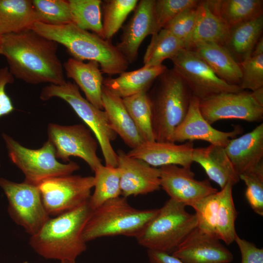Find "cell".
Wrapping results in <instances>:
<instances>
[{
  "mask_svg": "<svg viewBox=\"0 0 263 263\" xmlns=\"http://www.w3.org/2000/svg\"><path fill=\"white\" fill-rule=\"evenodd\" d=\"M58 44L29 29L3 35L0 55L14 78L30 84L60 85L66 81Z\"/></svg>",
  "mask_w": 263,
  "mask_h": 263,
  "instance_id": "6da1fadb",
  "label": "cell"
},
{
  "mask_svg": "<svg viewBox=\"0 0 263 263\" xmlns=\"http://www.w3.org/2000/svg\"><path fill=\"white\" fill-rule=\"evenodd\" d=\"M93 209L89 201L81 206L50 218L35 234L29 244L46 259L75 261L87 249L83 229Z\"/></svg>",
  "mask_w": 263,
  "mask_h": 263,
  "instance_id": "7a4b0ae2",
  "label": "cell"
},
{
  "mask_svg": "<svg viewBox=\"0 0 263 263\" xmlns=\"http://www.w3.org/2000/svg\"><path fill=\"white\" fill-rule=\"evenodd\" d=\"M31 29L64 46L73 58L97 62L102 73L120 74L129 67V63L116 45L74 23L52 25L36 22Z\"/></svg>",
  "mask_w": 263,
  "mask_h": 263,
  "instance_id": "3957f363",
  "label": "cell"
},
{
  "mask_svg": "<svg viewBox=\"0 0 263 263\" xmlns=\"http://www.w3.org/2000/svg\"><path fill=\"white\" fill-rule=\"evenodd\" d=\"M156 80L151 93H148L154 139L158 142H170L175 130L187 113L192 95L173 68H167Z\"/></svg>",
  "mask_w": 263,
  "mask_h": 263,
  "instance_id": "277c9868",
  "label": "cell"
},
{
  "mask_svg": "<svg viewBox=\"0 0 263 263\" xmlns=\"http://www.w3.org/2000/svg\"><path fill=\"white\" fill-rule=\"evenodd\" d=\"M158 209L135 208L123 196L111 199L93 210L83 229V239L87 243L103 237L117 235L136 238Z\"/></svg>",
  "mask_w": 263,
  "mask_h": 263,
  "instance_id": "5b68a950",
  "label": "cell"
},
{
  "mask_svg": "<svg viewBox=\"0 0 263 263\" xmlns=\"http://www.w3.org/2000/svg\"><path fill=\"white\" fill-rule=\"evenodd\" d=\"M197 226L195 213H188L185 205L170 198L135 238L147 249L171 254Z\"/></svg>",
  "mask_w": 263,
  "mask_h": 263,
  "instance_id": "8992f818",
  "label": "cell"
},
{
  "mask_svg": "<svg viewBox=\"0 0 263 263\" xmlns=\"http://www.w3.org/2000/svg\"><path fill=\"white\" fill-rule=\"evenodd\" d=\"M39 96L43 101L56 97L66 102L94 133L100 147L105 165L117 167V155L111 144L117 134L111 128L106 113L84 98L75 83L66 81L60 85L49 84L42 89Z\"/></svg>",
  "mask_w": 263,
  "mask_h": 263,
  "instance_id": "52a82bcc",
  "label": "cell"
},
{
  "mask_svg": "<svg viewBox=\"0 0 263 263\" xmlns=\"http://www.w3.org/2000/svg\"><path fill=\"white\" fill-rule=\"evenodd\" d=\"M1 136L10 160L23 172L26 182L38 185L46 179L72 174L80 169L73 161L66 163L59 162L55 148L49 140L39 149H31L6 133H3Z\"/></svg>",
  "mask_w": 263,
  "mask_h": 263,
  "instance_id": "ba28073f",
  "label": "cell"
},
{
  "mask_svg": "<svg viewBox=\"0 0 263 263\" xmlns=\"http://www.w3.org/2000/svg\"><path fill=\"white\" fill-rule=\"evenodd\" d=\"M38 186L47 212L54 217L88 202L94 177L61 175L44 180Z\"/></svg>",
  "mask_w": 263,
  "mask_h": 263,
  "instance_id": "9c48e42d",
  "label": "cell"
},
{
  "mask_svg": "<svg viewBox=\"0 0 263 263\" xmlns=\"http://www.w3.org/2000/svg\"><path fill=\"white\" fill-rule=\"evenodd\" d=\"M0 187L8 201V212L13 221L32 236L50 218L38 185L0 178Z\"/></svg>",
  "mask_w": 263,
  "mask_h": 263,
  "instance_id": "30bf717a",
  "label": "cell"
},
{
  "mask_svg": "<svg viewBox=\"0 0 263 263\" xmlns=\"http://www.w3.org/2000/svg\"><path fill=\"white\" fill-rule=\"evenodd\" d=\"M173 69L182 78L193 96L199 100L222 93H237L239 85L229 84L219 77L192 50L184 49L170 59Z\"/></svg>",
  "mask_w": 263,
  "mask_h": 263,
  "instance_id": "8fae6325",
  "label": "cell"
},
{
  "mask_svg": "<svg viewBox=\"0 0 263 263\" xmlns=\"http://www.w3.org/2000/svg\"><path fill=\"white\" fill-rule=\"evenodd\" d=\"M47 134L48 140L55 148L57 159L66 163L70 161L71 156L79 157L94 172L102 165L97 155L98 142L84 125L63 126L49 123Z\"/></svg>",
  "mask_w": 263,
  "mask_h": 263,
  "instance_id": "7c38bea8",
  "label": "cell"
},
{
  "mask_svg": "<svg viewBox=\"0 0 263 263\" xmlns=\"http://www.w3.org/2000/svg\"><path fill=\"white\" fill-rule=\"evenodd\" d=\"M202 115L210 124L224 119L260 122L263 119V106L251 93H222L199 100Z\"/></svg>",
  "mask_w": 263,
  "mask_h": 263,
  "instance_id": "4fadbf2b",
  "label": "cell"
},
{
  "mask_svg": "<svg viewBox=\"0 0 263 263\" xmlns=\"http://www.w3.org/2000/svg\"><path fill=\"white\" fill-rule=\"evenodd\" d=\"M159 168L161 188L170 198L186 206L191 207L203 198L218 191L208 180L196 179L189 167L170 165Z\"/></svg>",
  "mask_w": 263,
  "mask_h": 263,
  "instance_id": "5bb4252c",
  "label": "cell"
},
{
  "mask_svg": "<svg viewBox=\"0 0 263 263\" xmlns=\"http://www.w3.org/2000/svg\"><path fill=\"white\" fill-rule=\"evenodd\" d=\"M116 153L122 196L145 195L160 189L159 168L131 157L122 150H118Z\"/></svg>",
  "mask_w": 263,
  "mask_h": 263,
  "instance_id": "9a60e30c",
  "label": "cell"
},
{
  "mask_svg": "<svg viewBox=\"0 0 263 263\" xmlns=\"http://www.w3.org/2000/svg\"><path fill=\"white\" fill-rule=\"evenodd\" d=\"M199 99L192 95L187 113L175 130L170 142L203 140L210 144L225 147L228 141L242 133V127L237 126L230 132L215 129L203 116L199 106Z\"/></svg>",
  "mask_w": 263,
  "mask_h": 263,
  "instance_id": "2e32d148",
  "label": "cell"
},
{
  "mask_svg": "<svg viewBox=\"0 0 263 263\" xmlns=\"http://www.w3.org/2000/svg\"><path fill=\"white\" fill-rule=\"evenodd\" d=\"M155 0L138 1L134 13L125 25L116 45L129 64L136 60L139 47L144 39L159 30L154 10Z\"/></svg>",
  "mask_w": 263,
  "mask_h": 263,
  "instance_id": "e0dca14e",
  "label": "cell"
},
{
  "mask_svg": "<svg viewBox=\"0 0 263 263\" xmlns=\"http://www.w3.org/2000/svg\"><path fill=\"white\" fill-rule=\"evenodd\" d=\"M183 263H230L232 253L220 240L199 229H194L171 254Z\"/></svg>",
  "mask_w": 263,
  "mask_h": 263,
  "instance_id": "ac0fdd59",
  "label": "cell"
},
{
  "mask_svg": "<svg viewBox=\"0 0 263 263\" xmlns=\"http://www.w3.org/2000/svg\"><path fill=\"white\" fill-rule=\"evenodd\" d=\"M194 150L192 141L182 144L172 142H144L127 154L141 159L150 166L161 167L174 165L191 167Z\"/></svg>",
  "mask_w": 263,
  "mask_h": 263,
  "instance_id": "d6986e66",
  "label": "cell"
},
{
  "mask_svg": "<svg viewBox=\"0 0 263 263\" xmlns=\"http://www.w3.org/2000/svg\"><path fill=\"white\" fill-rule=\"evenodd\" d=\"M224 148L239 176L263 164V124L231 139Z\"/></svg>",
  "mask_w": 263,
  "mask_h": 263,
  "instance_id": "ffe728a7",
  "label": "cell"
},
{
  "mask_svg": "<svg viewBox=\"0 0 263 263\" xmlns=\"http://www.w3.org/2000/svg\"><path fill=\"white\" fill-rule=\"evenodd\" d=\"M63 67L67 77L74 80L86 99L103 110L102 89L104 78L98 63L95 61L85 63L71 57L63 64Z\"/></svg>",
  "mask_w": 263,
  "mask_h": 263,
  "instance_id": "44dd1931",
  "label": "cell"
},
{
  "mask_svg": "<svg viewBox=\"0 0 263 263\" xmlns=\"http://www.w3.org/2000/svg\"><path fill=\"white\" fill-rule=\"evenodd\" d=\"M102 101L112 130L132 149L144 140L129 114L122 98L102 87Z\"/></svg>",
  "mask_w": 263,
  "mask_h": 263,
  "instance_id": "7402d4cb",
  "label": "cell"
},
{
  "mask_svg": "<svg viewBox=\"0 0 263 263\" xmlns=\"http://www.w3.org/2000/svg\"><path fill=\"white\" fill-rule=\"evenodd\" d=\"M192 161L199 164L221 189L229 182L234 185L240 180L224 147L210 144L206 147L194 148Z\"/></svg>",
  "mask_w": 263,
  "mask_h": 263,
  "instance_id": "603a6c76",
  "label": "cell"
},
{
  "mask_svg": "<svg viewBox=\"0 0 263 263\" xmlns=\"http://www.w3.org/2000/svg\"><path fill=\"white\" fill-rule=\"evenodd\" d=\"M194 28L185 49H190L203 43H214L224 46L230 28L209 6L207 0L200 1Z\"/></svg>",
  "mask_w": 263,
  "mask_h": 263,
  "instance_id": "cb8c5ba5",
  "label": "cell"
},
{
  "mask_svg": "<svg viewBox=\"0 0 263 263\" xmlns=\"http://www.w3.org/2000/svg\"><path fill=\"white\" fill-rule=\"evenodd\" d=\"M167 69L163 64L152 67L143 66L136 70L124 72L116 78H104L103 85L123 98L141 92H148L155 80Z\"/></svg>",
  "mask_w": 263,
  "mask_h": 263,
  "instance_id": "d4e9b609",
  "label": "cell"
},
{
  "mask_svg": "<svg viewBox=\"0 0 263 263\" xmlns=\"http://www.w3.org/2000/svg\"><path fill=\"white\" fill-rule=\"evenodd\" d=\"M190 50L203 60L221 79L229 84L240 85L242 74L239 63L224 46L203 43L195 45Z\"/></svg>",
  "mask_w": 263,
  "mask_h": 263,
  "instance_id": "484cf974",
  "label": "cell"
},
{
  "mask_svg": "<svg viewBox=\"0 0 263 263\" xmlns=\"http://www.w3.org/2000/svg\"><path fill=\"white\" fill-rule=\"evenodd\" d=\"M263 31L262 16L230 28L224 46L240 63L251 56L255 45L262 37Z\"/></svg>",
  "mask_w": 263,
  "mask_h": 263,
  "instance_id": "4316f807",
  "label": "cell"
},
{
  "mask_svg": "<svg viewBox=\"0 0 263 263\" xmlns=\"http://www.w3.org/2000/svg\"><path fill=\"white\" fill-rule=\"evenodd\" d=\"M38 22L30 0H0V33H19Z\"/></svg>",
  "mask_w": 263,
  "mask_h": 263,
  "instance_id": "83f0119b",
  "label": "cell"
},
{
  "mask_svg": "<svg viewBox=\"0 0 263 263\" xmlns=\"http://www.w3.org/2000/svg\"><path fill=\"white\" fill-rule=\"evenodd\" d=\"M229 28L263 16L262 0H207Z\"/></svg>",
  "mask_w": 263,
  "mask_h": 263,
  "instance_id": "f1b7e54d",
  "label": "cell"
},
{
  "mask_svg": "<svg viewBox=\"0 0 263 263\" xmlns=\"http://www.w3.org/2000/svg\"><path fill=\"white\" fill-rule=\"evenodd\" d=\"M94 172V189L89 200L93 210L121 195L120 174L117 167L101 165Z\"/></svg>",
  "mask_w": 263,
  "mask_h": 263,
  "instance_id": "f546056e",
  "label": "cell"
},
{
  "mask_svg": "<svg viewBox=\"0 0 263 263\" xmlns=\"http://www.w3.org/2000/svg\"><path fill=\"white\" fill-rule=\"evenodd\" d=\"M185 49L184 43L165 28L152 35L143 57L144 66L152 67L162 64Z\"/></svg>",
  "mask_w": 263,
  "mask_h": 263,
  "instance_id": "4dcf8cb0",
  "label": "cell"
},
{
  "mask_svg": "<svg viewBox=\"0 0 263 263\" xmlns=\"http://www.w3.org/2000/svg\"><path fill=\"white\" fill-rule=\"evenodd\" d=\"M233 185L228 183L219 192L216 216V232L218 238L227 245L232 243L237 235L235 222L238 213L235 208L232 194Z\"/></svg>",
  "mask_w": 263,
  "mask_h": 263,
  "instance_id": "1f68e13d",
  "label": "cell"
},
{
  "mask_svg": "<svg viewBox=\"0 0 263 263\" xmlns=\"http://www.w3.org/2000/svg\"><path fill=\"white\" fill-rule=\"evenodd\" d=\"M122 99L144 141H155L151 105L148 93L141 92Z\"/></svg>",
  "mask_w": 263,
  "mask_h": 263,
  "instance_id": "d6a6232c",
  "label": "cell"
},
{
  "mask_svg": "<svg viewBox=\"0 0 263 263\" xmlns=\"http://www.w3.org/2000/svg\"><path fill=\"white\" fill-rule=\"evenodd\" d=\"M73 23L103 38L101 0H68Z\"/></svg>",
  "mask_w": 263,
  "mask_h": 263,
  "instance_id": "836d02e7",
  "label": "cell"
},
{
  "mask_svg": "<svg viewBox=\"0 0 263 263\" xmlns=\"http://www.w3.org/2000/svg\"><path fill=\"white\" fill-rule=\"evenodd\" d=\"M138 0L102 1L103 38L110 41L122 26L127 16L134 10Z\"/></svg>",
  "mask_w": 263,
  "mask_h": 263,
  "instance_id": "e575fe53",
  "label": "cell"
},
{
  "mask_svg": "<svg viewBox=\"0 0 263 263\" xmlns=\"http://www.w3.org/2000/svg\"><path fill=\"white\" fill-rule=\"evenodd\" d=\"M32 2L38 22L52 25L73 23L68 0H32Z\"/></svg>",
  "mask_w": 263,
  "mask_h": 263,
  "instance_id": "d590c367",
  "label": "cell"
},
{
  "mask_svg": "<svg viewBox=\"0 0 263 263\" xmlns=\"http://www.w3.org/2000/svg\"><path fill=\"white\" fill-rule=\"evenodd\" d=\"M219 192L208 195L193 204L191 207L195 211L198 227L205 232L216 237V216Z\"/></svg>",
  "mask_w": 263,
  "mask_h": 263,
  "instance_id": "8d00e7d4",
  "label": "cell"
},
{
  "mask_svg": "<svg viewBox=\"0 0 263 263\" xmlns=\"http://www.w3.org/2000/svg\"><path fill=\"white\" fill-rule=\"evenodd\" d=\"M246 188V199L253 210L263 215V164L239 176Z\"/></svg>",
  "mask_w": 263,
  "mask_h": 263,
  "instance_id": "74e56055",
  "label": "cell"
},
{
  "mask_svg": "<svg viewBox=\"0 0 263 263\" xmlns=\"http://www.w3.org/2000/svg\"><path fill=\"white\" fill-rule=\"evenodd\" d=\"M242 76L240 88L254 91L263 87V54L246 58L239 63Z\"/></svg>",
  "mask_w": 263,
  "mask_h": 263,
  "instance_id": "f35d334b",
  "label": "cell"
},
{
  "mask_svg": "<svg viewBox=\"0 0 263 263\" xmlns=\"http://www.w3.org/2000/svg\"><path fill=\"white\" fill-rule=\"evenodd\" d=\"M197 0H156L154 10L157 26L159 30L186 9L197 6Z\"/></svg>",
  "mask_w": 263,
  "mask_h": 263,
  "instance_id": "ab89813d",
  "label": "cell"
},
{
  "mask_svg": "<svg viewBox=\"0 0 263 263\" xmlns=\"http://www.w3.org/2000/svg\"><path fill=\"white\" fill-rule=\"evenodd\" d=\"M197 7L185 9L164 28L180 39L185 47L195 27L197 15Z\"/></svg>",
  "mask_w": 263,
  "mask_h": 263,
  "instance_id": "60d3db41",
  "label": "cell"
},
{
  "mask_svg": "<svg viewBox=\"0 0 263 263\" xmlns=\"http://www.w3.org/2000/svg\"><path fill=\"white\" fill-rule=\"evenodd\" d=\"M14 77L7 66L0 68V117L9 114L15 109L10 97L6 93V86L12 84Z\"/></svg>",
  "mask_w": 263,
  "mask_h": 263,
  "instance_id": "b9f144b4",
  "label": "cell"
},
{
  "mask_svg": "<svg viewBox=\"0 0 263 263\" xmlns=\"http://www.w3.org/2000/svg\"><path fill=\"white\" fill-rule=\"evenodd\" d=\"M234 241L241 255V263H263V249L258 248L253 243L240 238L238 235Z\"/></svg>",
  "mask_w": 263,
  "mask_h": 263,
  "instance_id": "7bdbcfd3",
  "label": "cell"
},
{
  "mask_svg": "<svg viewBox=\"0 0 263 263\" xmlns=\"http://www.w3.org/2000/svg\"><path fill=\"white\" fill-rule=\"evenodd\" d=\"M147 254L150 263H183L171 254L165 252L147 249Z\"/></svg>",
  "mask_w": 263,
  "mask_h": 263,
  "instance_id": "ee69618b",
  "label": "cell"
},
{
  "mask_svg": "<svg viewBox=\"0 0 263 263\" xmlns=\"http://www.w3.org/2000/svg\"><path fill=\"white\" fill-rule=\"evenodd\" d=\"M263 54V38L262 36L255 45L251 54V56H256Z\"/></svg>",
  "mask_w": 263,
  "mask_h": 263,
  "instance_id": "f6af8a7d",
  "label": "cell"
},
{
  "mask_svg": "<svg viewBox=\"0 0 263 263\" xmlns=\"http://www.w3.org/2000/svg\"><path fill=\"white\" fill-rule=\"evenodd\" d=\"M251 93L255 100L263 106V87L252 91Z\"/></svg>",
  "mask_w": 263,
  "mask_h": 263,
  "instance_id": "bcb514c9",
  "label": "cell"
},
{
  "mask_svg": "<svg viewBox=\"0 0 263 263\" xmlns=\"http://www.w3.org/2000/svg\"><path fill=\"white\" fill-rule=\"evenodd\" d=\"M2 42H3V35L0 33V55L1 54Z\"/></svg>",
  "mask_w": 263,
  "mask_h": 263,
  "instance_id": "7dc6e473",
  "label": "cell"
},
{
  "mask_svg": "<svg viewBox=\"0 0 263 263\" xmlns=\"http://www.w3.org/2000/svg\"><path fill=\"white\" fill-rule=\"evenodd\" d=\"M60 263H75V261H62V262H60Z\"/></svg>",
  "mask_w": 263,
  "mask_h": 263,
  "instance_id": "c3c4849f",
  "label": "cell"
},
{
  "mask_svg": "<svg viewBox=\"0 0 263 263\" xmlns=\"http://www.w3.org/2000/svg\"><path fill=\"white\" fill-rule=\"evenodd\" d=\"M22 263H29L27 261H24Z\"/></svg>",
  "mask_w": 263,
  "mask_h": 263,
  "instance_id": "681fc988",
  "label": "cell"
}]
</instances>
